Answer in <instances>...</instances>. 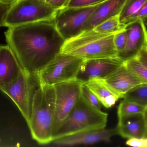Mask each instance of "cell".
Masks as SVG:
<instances>
[{
  "mask_svg": "<svg viewBox=\"0 0 147 147\" xmlns=\"http://www.w3.org/2000/svg\"><path fill=\"white\" fill-rule=\"evenodd\" d=\"M84 83L82 80L76 78L54 85L55 110L53 135L77 103L81 94L82 86Z\"/></svg>",
  "mask_w": 147,
  "mask_h": 147,
  "instance_id": "ba28073f",
  "label": "cell"
},
{
  "mask_svg": "<svg viewBox=\"0 0 147 147\" xmlns=\"http://www.w3.org/2000/svg\"><path fill=\"white\" fill-rule=\"evenodd\" d=\"M115 34H102L93 29L65 41L60 52L84 60L118 57L114 42Z\"/></svg>",
  "mask_w": 147,
  "mask_h": 147,
  "instance_id": "3957f363",
  "label": "cell"
},
{
  "mask_svg": "<svg viewBox=\"0 0 147 147\" xmlns=\"http://www.w3.org/2000/svg\"><path fill=\"white\" fill-rule=\"evenodd\" d=\"M0 142H1V139H0Z\"/></svg>",
  "mask_w": 147,
  "mask_h": 147,
  "instance_id": "836d02e7",
  "label": "cell"
},
{
  "mask_svg": "<svg viewBox=\"0 0 147 147\" xmlns=\"http://www.w3.org/2000/svg\"><path fill=\"white\" fill-rule=\"evenodd\" d=\"M126 29L127 44L117 55L124 62L135 58L142 48L147 46V30L142 20L127 24Z\"/></svg>",
  "mask_w": 147,
  "mask_h": 147,
  "instance_id": "7c38bea8",
  "label": "cell"
},
{
  "mask_svg": "<svg viewBox=\"0 0 147 147\" xmlns=\"http://www.w3.org/2000/svg\"><path fill=\"white\" fill-rule=\"evenodd\" d=\"M40 84L33 74L23 69L13 81L0 87V91L16 104L28 124L34 96Z\"/></svg>",
  "mask_w": 147,
  "mask_h": 147,
  "instance_id": "52a82bcc",
  "label": "cell"
},
{
  "mask_svg": "<svg viewBox=\"0 0 147 147\" xmlns=\"http://www.w3.org/2000/svg\"><path fill=\"white\" fill-rule=\"evenodd\" d=\"M126 0H105L98 4L84 26V31L92 29L105 20L120 14Z\"/></svg>",
  "mask_w": 147,
  "mask_h": 147,
  "instance_id": "2e32d148",
  "label": "cell"
},
{
  "mask_svg": "<svg viewBox=\"0 0 147 147\" xmlns=\"http://www.w3.org/2000/svg\"><path fill=\"white\" fill-rule=\"evenodd\" d=\"M81 94L87 102L95 108L101 110L102 104L95 95L84 84L81 89Z\"/></svg>",
  "mask_w": 147,
  "mask_h": 147,
  "instance_id": "cb8c5ba5",
  "label": "cell"
},
{
  "mask_svg": "<svg viewBox=\"0 0 147 147\" xmlns=\"http://www.w3.org/2000/svg\"><path fill=\"white\" fill-rule=\"evenodd\" d=\"M84 60L60 52L33 74L40 85H55L77 78Z\"/></svg>",
  "mask_w": 147,
  "mask_h": 147,
  "instance_id": "8992f818",
  "label": "cell"
},
{
  "mask_svg": "<svg viewBox=\"0 0 147 147\" xmlns=\"http://www.w3.org/2000/svg\"><path fill=\"white\" fill-rule=\"evenodd\" d=\"M105 0H71L68 7H90L99 4Z\"/></svg>",
  "mask_w": 147,
  "mask_h": 147,
  "instance_id": "d4e9b609",
  "label": "cell"
},
{
  "mask_svg": "<svg viewBox=\"0 0 147 147\" xmlns=\"http://www.w3.org/2000/svg\"><path fill=\"white\" fill-rule=\"evenodd\" d=\"M147 0H126L119 14L121 23L125 24L129 17L136 13Z\"/></svg>",
  "mask_w": 147,
  "mask_h": 147,
  "instance_id": "44dd1931",
  "label": "cell"
},
{
  "mask_svg": "<svg viewBox=\"0 0 147 147\" xmlns=\"http://www.w3.org/2000/svg\"><path fill=\"white\" fill-rule=\"evenodd\" d=\"M17 1L18 0H0V2L6 4H11Z\"/></svg>",
  "mask_w": 147,
  "mask_h": 147,
  "instance_id": "4dcf8cb0",
  "label": "cell"
},
{
  "mask_svg": "<svg viewBox=\"0 0 147 147\" xmlns=\"http://www.w3.org/2000/svg\"><path fill=\"white\" fill-rule=\"evenodd\" d=\"M127 24L121 23L119 15L105 20L93 28L96 33L102 34H115L126 28Z\"/></svg>",
  "mask_w": 147,
  "mask_h": 147,
  "instance_id": "ac0fdd59",
  "label": "cell"
},
{
  "mask_svg": "<svg viewBox=\"0 0 147 147\" xmlns=\"http://www.w3.org/2000/svg\"><path fill=\"white\" fill-rule=\"evenodd\" d=\"M54 18L8 28L4 33L7 45L22 68L32 74L60 53L65 42Z\"/></svg>",
  "mask_w": 147,
  "mask_h": 147,
  "instance_id": "6da1fadb",
  "label": "cell"
},
{
  "mask_svg": "<svg viewBox=\"0 0 147 147\" xmlns=\"http://www.w3.org/2000/svg\"><path fill=\"white\" fill-rule=\"evenodd\" d=\"M126 145L134 147H147V139L132 138L128 139Z\"/></svg>",
  "mask_w": 147,
  "mask_h": 147,
  "instance_id": "83f0119b",
  "label": "cell"
},
{
  "mask_svg": "<svg viewBox=\"0 0 147 147\" xmlns=\"http://www.w3.org/2000/svg\"><path fill=\"white\" fill-rule=\"evenodd\" d=\"M23 70L13 50L7 45H0V87L15 79Z\"/></svg>",
  "mask_w": 147,
  "mask_h": 147,
  "instance_id": "9a60e30c",
  "label": "cell"
},
{
  "mask_svg": "<svg viewBox=\"0 0 147 147\" xmlns=\"http://www.w3.org/2000/svg\"><path fill=\"white\" fill-rule=\"evenodd\" d=\"M118 135L116 128L97 129L86 131L63 137L52 143L56 146H73L88 145L99 142H109L115 135Z\"/></svg>",
  "mask_w": 147,
  "mask_h": 147,
  "instance_id": "4fadbf2b",
  "label": "cell"
},
{
  "mask_svg": "<svg viewBox=\"0 0 147 147\" xmlns=\"http://www.w3.org/2000/svg\"><path fill=\"white\" fill-rule=\"evenodd\" d=\"M108 118V114L89 103L81 94L68 117L53 135V141L82 132L105 128Z\"/></svg>",
  "mask_w": 147,
  "mask_h": 147,
  "instance_id": "277c9868",
  "label": "cell"
},
{
  "mask_svg": "<svg viewBox=\"0 0 147 147\" xmlns=\"http://www.w3.org/2000/svg\"><path fill=\"white\" fill-rule=\"evenodd\" d=\"M147 16V1L140 9L129 18L125 24H128L139 20H142Z\"/></svg>",
  "mask_w": 147,
  "mask_h": 147,
  "instance_id": "484cf974",
  "label": "cell"
},
{
  "mask_svg": "<svg viewBox=\"0 0 147 147\" xmlns=\"http://www.w3.org/2000/svg\"><path fill=\"white\" fill-rule=\"evenodd\" d=\"M124 65L147 84V68L136 58H134L125 61Z\"/></svg>",
  "mask_w": 147,
  "mask_h": 147,
  "instance_id": "7402d4cb",
  "label": "cell"
},
{
  "mask_svg": "<svg viewBox=\"0 0 147 147\" xmlns=\"http://www.w3.org/2000/svg\"><path fill=\"white\" fill-rule=\"evenodd\" d=\"M124 62L118 57L84 60L77 78L84 83L103 78L121 67Z\"/></svg>",
  "mask_w": 147,
  "mask_h": 147,
  "instance_id": "8fae6325",
  "label": "cell"
},
{
  "mask_svg": "<svg viewBox=\"0 0 147 147\" xmlns=\"http://www.w3.org/2000/svg\"><path fill=\"white\" fill-rule=\"evenodd\" d=\"M84 85L97 98L102 105L107 108L114 106L119 99L98 79L89 80Z\"/></svg>",
  "mask_w": 147,
  "mask_h": 147,
  "instance_id": "e0dca14e",
  "label": "cell"
},
{
  "mask_svg": "<svg viewBox=\"0 0 147 147\" xmlns=\"http://www.w3.org/2000/svg\"><path fill=\"white\" fill-rule=\"evenodd\" d=\"M117 135L125 139H147V111L118 118Z\"/></svg>",
  "mask_w": 147,
  "mask_h": 147,
  "instance_id": "5bb4252c",
  "label": "cell"
},
{
  "mask_svg": "<svg viewBox=\"0 0 147 147\" xmlns=\"http://www.w3.org/2000/svg\"><path fill=\"white\" fill-rule=\"evenodd\" d=\"M142 21H143V23L145 24V26H147V16L144 18V19H142Z\"/></svg>",
  "mask_w": 147,
  "mask_h": 147,
  "instance_id": "1f68e13d",
  "label": "cell"
},
{
  "mask_svg": "<svg viewBox=\"0 0 147 147\" xmlns=\"http://www.w3.org/2000/svg\"><path fill=\"white\" fill-rule=\"evenodd\" d=\"M123 99L147 108V84L141 85L126 94Z\"/></svg>",
  "mask_w": 147,
  "mask_h": 147,
  "instance_id": "ffe728a7",
  "label": "cell"
},
{
  "mask_svg": "<svg viewBox=\"0 0 147 147\" xmlns=\"http://www.w3.org/2000/svg\"><path fill=\"white\" fill-rule=\"evenodd\" d=\"M147 111V108L131 101L123 99L119 104L117 110L118 118L138 114H143Z\"/></svg>",
  "mask_w": 147,
  "mask_h": 147,
  "instance_id": "d6986e66",
  "label": "cell"
},
{
  "mask_svg": "<svg viewBox=\"0 0 147 147\" xmlns=\"http://www.w3.org/2000/svg\"><path fill=\"white\" fill-rule=\"evenodd\" d=\"M127 40V33L126 28L115 34L114 42L118 53L125 48Z\"/></svg>",
  "mask_w": 147,
  "mask_h": 147,
  "instance_id": "603a6c76",
  "label": "cell"
},
{
  "mask_svg": "<svg viewBox=\"0 0 147 147\" xmlns=\"http://www.w3.org/2000/svg\"><path fill=\"white\" fill-rule=\"evenodd\" d=\"M71 0H47L46 1L57 10L69 7Z\"/></svg>",
  "mask_w": 147,
  "mask_h": 147,
  "instance_id": "4316f807",
  "label": "cell"
},
{
  "mask_svg": "<svg viewBox=\"0 0 147 147\" xmlns=\"http://www.w3.org/2000/svg\"><path fill=\"white\" fill-rule=\"evenodd\" d=\"M11 4L0 2V27L5 26V20Z\"/></svg>",
  "mask_w": 147,
  "mask_h": 147,
  "instance_id": "f1b7e54d",
  "label": "cell"
},
{
  "mask_svg": "<svg viewBox=\"0 0 147 147\" xmlns=\"http://www.w3.org/2000/svg\"><path fill=\"white\" fill-rule=\"evenodd\" d=\"M98 4L82 7H67L58 10L54 18L55 25L65 41L84 32L85 23Z\"/></svg>",
  "mask_w": 147,
  "mask_h": 147,
  "instance_id": "9c48e42d",
  "label": "cell"
},
{
  "mask_svg": "<svg viewBox=\"0 0 147 147\" xmlns=\"http://www.w3.org/2000/svg\"><path fill=\"white\" fill-rule=\"evenodd\" d=\"M55 110L54 86L40 85L34 96L27 124L32 138L40 145H47L53 141Z\"/></svg>",
  "mask_w": 147,
  "mask_h": 147,
  "instance_id": "7a4b0ae2",
  "label": "cell"
},
{
  "mask_svg": "<svg viewBox=\"0 0 147 147\" xmlns=\"http://www.w3.org/2000/svg\"><path fill=\"white\" fill-rule=\"evenodd\" d=\"M135 58L147 68V46L142 48Z\"/></svg>",
  "mask_w": 147,
  "mask_h": 147,
  "instance_id": "f546056e",
  "label": "cell"
},
{
  "mask_svg": "<svg viewBox=\"0 0 147 147\" xmlns=\"http://www.w3.org/2000/svg\"><path fill=\"white\" fill-rule=\"evenodd\" d=\"M58 10L44 0H18L10 5L5 18V27L53 19Z\"/></svg>",
  "mask_w": 147,
  "mask_h": 147,
  "instance_id": "5b68a950",
  "label": "cell"
},
{
  "mask_svg": "<svg viewBox=\"0 0 147 147\" xmlns=\"http://www.w3.org/2000/svg\"><path fill=\"white\" fill-rule=\"evenodd\" d=\"M97 79L102 83L119 99L124 98L127 93L135 87L146 84L129 70L124 64L108 76Z\"/></svg>",
  "mask_w": 147,
  "mask_h": 147,
  "instance_id": "30bf717a",
  "label": "cell"
},
{
  "mask_svg": "<svg viewBox=\"0 0 147 147\" xmlns=\"http://www.w3.org/2000/svg\"><path fill=\"white\" fill-rule=\"evenodd\" d=\"M44 1H47V0H44Z\"/></svg>",
  "mask_w": 147,
  "mask_h": 147,
  "instance_id": "d6a6232c",
  "label": "cell"
}]
</instances>
